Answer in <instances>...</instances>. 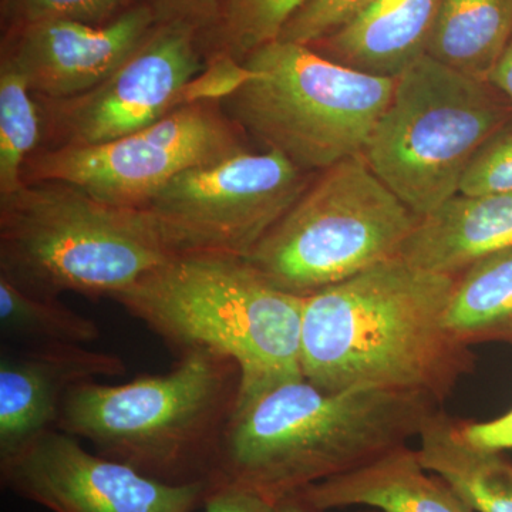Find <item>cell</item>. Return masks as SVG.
<instances>
[{"instance_id": "obj_1", "label": "cell", "mask_w": 512, "mask_h": 512, "mask_svg": "<svg viewBox=\"0 0 512 512\" xmlns=\"http://www.w3.org/2000/svg\"><path fill=\"white\" fill-rule=\"evenodd\" d=\"M456 284L397 256L306 296L303 377L328 393L397 390L440 403L471 365L446 328Z\"/></svg>"}, {"instance_id": "obj_2", "label": "cell", "mask_w": 512, "mask_h": 512, "mask_svg": "<svg viewBox=\"0 0 512 512\" xmlns=\"http://www.w3.org/2000/svg\"><path fill=\"white\" fill-rule=\"evenodd\" d=\"M436 404L397 390L323 392L305 377L276 384L238 404L211 488L231 485L278 505L419 436Z\"/></svg>"}, {"instance_id": "obj_3", "label": "cell", "mask_w": 512, "mask_h": 512, "mask_svg": "<svg viewBox=\"0 0 512 512\" xmlns=\"http://www.w3.org/2000/svg\"><path fill=\"white\" fill-rule=\"evenodd\" d=\"M306 296L272 285L241 256H173L114 295L175 355L210 350L241 370L239 403L301 379Z\"/></svg>"}, {"instance_id": "obj_4", "label": "cell", "mask_w": 512, "mask_h": 512, "mask_svg": "<svg viewBox=\"0 0 512 512\" xmlns=\"http://www.w3.org/2000/svg\"><path fill=\"white\" fill-rule=\"evenodd\" d=\"M239 393L234 360L195 350L163 375L74 387L57 430L161 483L211 485Z\"/></svg>"}, {"instance_id": "obj_5", "label": "cell", "mask_w": 512, "mask_h": 512, "mask_svg": "<svg viewBox=\"0 0 512 512\" xmlns=\"http://www.w3.org/2000/svg\"><path fill=\"white\" fill-rule=\"evenodd\" d=\"M173 258L134 208L56 181L0 197V278L39 298H113Z\"/></svg>"}, {"instance_id": "obj_6", "label": "cell", "mask_w": 512, "mask_h": 512, "mask_svg": "<svg viewBox=\"0 0 512 512\" xmlns=\"http://www.w3.org/2000/svg\"><path fill=\"white\" fill-rule=\"evenodd\" d=\"M242 64L248 77L220 99L222 109L245 136L309 174L365 153L396 86L279 40Z\"/></svg>"}, {"instance_id": "obj_7", "label": "cell", "mask_w": 512, "mask_h": 512, "mask_svg": "<svg viewBox=\"0 0 512 512\" xmlns=\"http://www.w3.org/2000/svg\"><path fill=\"white\" fill-rule=\"evenodd\" d=\"M512 117L488 82L423 56L397 77L367 143L366 163L417 217L460 194L477 151Z\"/></svg>"}, {"instance_id": "obj_8", "label": "cell", "mask_w": 512, "mask_h": 512, "mask_svg": "<svg viewBox=\"0 0 512 512\" xmlns=\"http://www.w3.org/2000/svg\"><path fill=\"white\" fill-rule=\"evenodd\" d=\"M419 221L362 154L313 175L245 259L276 288L309 296L397 258Z\"/></svg>"}, {"instance_id": "obj_9", "label": "cell", "mask_w": 512, "mask_h": 512, "mask_svg": "<svg viewBox=\"0 0 512 512\" xmlns=\"http://www.w3.org/2000/svg\"><path fill=\"white\" fill-rule=\"evenodd\" d=\"M276 151L191 168L134 208L171 256L247 258L311 183Z\"/></svg>"}, {"instance_id": "obj_10", "label": "cell", "mask_w": 512, "mask_h": 512, "mask_svg": "<svg viewBox=\"0 0 512 512\" xmlns=\"http://www.w3.org/2000/svg\"><path fill=\"white\" fill-rule=\"evenodd\" d=\"M244 136L220 100L198 99L109 143L40 148L22 180L69 184L104 204L137 208L184 171L247 150Z\"/></svg>"}, {"instance_id": "obj_11", "label": "cell", "mask_w": 512, "mask_h": 512, "mask_svg": "<svg viewBox=\"0 0 512 512\" xmlns=\"http://www.w3.org/2000/svg\"><path fill=\"white\" fill-rule=\"evenodd\" d=\"M205 69L197 29L157 23L133 55L89 92L35 97L42 117L40 148L97 146L130 136L188 103V89Z\"/></svg>"}, {"instance_id": "obj_12", "label": "cell", "mask_w": 512, "mask_h": 512, "mask_svg": "<svg viewBox=\"0 0 512 512\" xmlns=\"http://www.w3.org/2000/svg\"><path fill=\"white\" fill-rule=\"evenodd\" d=\"M0 481L13 494L49 512H194L208 483L173 485L90 453L60 430L45 434L8 466Z\"/></svg>"}, {"instance_id": "obj_13", "label": "cell", "mask_w": 512, "mask_h": 512, "mask_svg": "<svg viewBox=\"0 0 512 512\" xmlns=\"http://www.w3.org/2000/svg\"><path fill=\"white\" fill-rule=\"evenodd\" d=\"M157 25L141 3L106 25L52 20L3 32L2 56L40 99H67L92 90L133 55Z\"/></svg>"}, {"instance_id": "obj_14", "label": "cell", "mask_w": 512, "mask_h": 512, "mask_svg": "<svg viewBox=\"0 0 512 512\" xmlns=\"http://www.w3.org/2000/svg\"><path fill=\"white\" fill-rule=\"evenodd\" d=\"M126 363L84 345H18L0 348V467L57 430L64 400L74 387L121 376Z\"/></svg>"}, {"instance_id": "obj_15", "label": "cell", "mask_w": 512, "mask_h": 512, "mask_svg": "<svg viewBox=\"0 0 512 512\" xmlns=\"http://www.w3.org/2000/svg\"><path fill=\"white\" fill-rule=\"evenodd\" d=\"M316 512L366 505L380 512H474L413 448L394 447L292 497ZM289 500V498H288Z\"/></svg>"}, {"instance_id": "obj_16", "label": "cell", "mask_w": 512, "mask_h": 512, "mask_svg": "<svg viewBox=\"0 0 512 512\" xmlns=\"http://www.w3.org/2000/svg\"><path fill=\"white\" fill-rule=\"evenodd\" d=\"M512 247V191L457 194L420 218L399 258L458 278L481 259Z\"/></svg>"}, {"instance_id": "obj_17", "label": "cell", "mask_w": 512, "mask_h": 512, "mask_svg": "<svg viewBox=\"0 0 512 512\" xmlns=\"http://www.w3.org/2000/svg\"><path fill=\"white\" fill-rule=\"evenodd\" d=\"M444 0H376L362 15L311 45L319 55L372 76L397 79L426 56Z\"/></svg>"}, {"instance_id": "obj_18", "label": "cell", "mask_w": 512, "mask_h": 512, "mask_svg": "<svg viewBox=\"0 0 512 512\" xmlns=\"http://www.w3.org/2000/svg\"><path fill=\"white\" fill-rule=\"evenodd\" d=\"M423 467L437 474L474 512H512V463L478 450L461 434V421L436 410L419 433Z\"/></svg>"}, {"instance_id": "obj_19", "label": "cell", "mask_w": 512, "mask_h": 512, "mask_svg": "<svg viewBox=\"0 0 512 512\" xmlns=\"http://www.w3.org/2000/svg\"><path fill=\"white\" fill-rule=\"evenodd\" d=\"M512 40V0H444L427 56L487 80Z\"/></svg>"}, {"instance_id": "obj_20", "label": "cell", "mask_w": 512, "mask_h": 512, "mask_svg": "<svg viewBox=\"0 0 512 512\" xmlns=\"http://www.w3.org/2000/svg\"><path fill=\"white\" fill-rule=\"evenodd\" d=\"M446 328L466 346L490 340L512 343V247L458 276Z\"/></svg>"}, {"instance_id": "obj_21", "label": "cell", "mask_w": 512, "mask_h": 512, "mask_svg": "<svg viewBox=\"0 0 512 512\" xmlns=\"http://www.w3.org/2000/svg\"><path fill=\"white\" fill-rule=\"evenodd\" d=\"M2 342L18 345H84L100 338L94 320L72 311L59 299L39 298L0 278Z\"/></svg>"}, {"instance_id": "obj_22", "label": "cell", "mask_w": 512, "mask_h": 512, "mask_svg": "<svg viewBox=\"0 0 512 512\" xmlns=\"http://www.w3.org/2000/svg\"><path fill=\"white\" fill-rule=\"evenodd\" d=\"M309 0H222L217 22L201 36L207 62L244 63L249 55L276 42L289 20Z\"/></svg>"}, {"instance_id": "obj_23", "label": "cell", "mask_w": 512, "mask_h": 512, "mask_svg": "<svg viewBox=\"0 0 512 512\" xmlns=\"http://www.w3.org/2000/svg\"><path fill=\"white\" fill-rule=\"evenodd\" d=\"M42 144V117L25 76L0 57V197L22 187L28 158Z\"/></svg>"}, {"instance_id": "obj_24", "label": "cell", "mask_w": 512, "mask_h": 512, "mask_svg": "<svg viewBox=\"0 0 512 512\" xmlns=\"http://www.w3.org/2000/svg\"><path fill=\"white\" fill-rule=\"evenodd\" d=\"M136 0H0L3 32L52 20L106 25Z\"/></svg>"}, {"instance_id": "obj_25", "label": "cell", "mask_w": 512, "mask_h": 512, "mask_svg": "<svg viewBox=\"0 0 512 512\" xmlns=\"http://www.w3.org/2000/svg\"><path fill=\"white\" fill-rule=\"evenodd\" d=\"M376 0H309L279 35V42L311 46L345 28Z\"/></svg>"}, {"instance_id": "obj_26", "label": "cell", "mask_w": 512, "mask_h": 512, "mask_svg": "<svg viewBox=\"0 0 512 512\" xmlns=\"http://www.w3.org/2000/svg\"><path fill=\"white\" fill-rule=\"evenodd\" d=\"M512 191V117L488 138L468 165L460 194Z\"/></svg>"}, {"instance_id": "obj_27", "label": "cell", "mask_w": 512, "mask_h": 512, "mask_svg": "<svg viewBox=\"0 0 512 512\" xmlns=\"http://www.w3.org/2000/svg\"><path fill=\"white\" fill-rule=\"evenodd\" d=\"M146 5L157 23H184L200 32V37L217 22L222 0H136Z\"/></svg>"}, {"instance_id": "obj_28", "label": "cell", "mask_w": 512, "mask_h": 512, "mask_svg": "<svg viewBox=\"0 0 512 512\" xmlns=\"http://www.w3.org/2000/svg\"><path fill=\"white\" fill-rule=\"evenodd\" d=\"M202 512H278L276 505L261 495L231 485L212 487Z\"/></svg>"}, {"instance_id": "obj_29", "label": "cell", "mask_w": 512, "mask_h": 512, "mask_svg": "<svg viewBox=\"0 0 512 512\" xmlns=\"http://www.w3.org/2000/svg\"><path fill=\"white\" fill-rule=\"evenodd\" d=\"M461 434L464 440L478 450L501 453L512 450V410L498 419L484 423H463Z\"/></svg>"}, {"instance_id": "obj_30", "label": "cell", "mask_w": 512, "mask_h": 512, "mask_svg": "<svg viewBox=\"0 0 512 512\" xmlns=\"http://www.w3.org/2000/svg\"><path fill=\"white\" fill-rule=\"evenodd\" d=\"M487 80L512 106V40Z\"/></svg>"}, {"instance_id": "obj_31", "label": "cell", "mask_w": 512, "mask_h": 512, "mask_svg": "<svg viewBox=\"0 0 512 512\" xmlns=\"http://www.w3.org/2000/svg\"><path fill=\"white\" fill-rule=\"evenodd\" d=\"M276 510L278 512H316L312 508L306 507L305 504L299 503L298 500H293V498L276 505Z\"/></svg>"}, {"instance_id": "obj_32", "label": "cell", "mask_w": 512, "mask_h": 512, "mask_svg": "<svg viewBox=\"0 0 512 512\" xmlns=\"http://www.w3.org/2000/svg\"><path fill=\"white\" fill-rule=\"evenodd\" d=\"M370 512H380V511H370Z\"/></svg>"}]
</instances>
